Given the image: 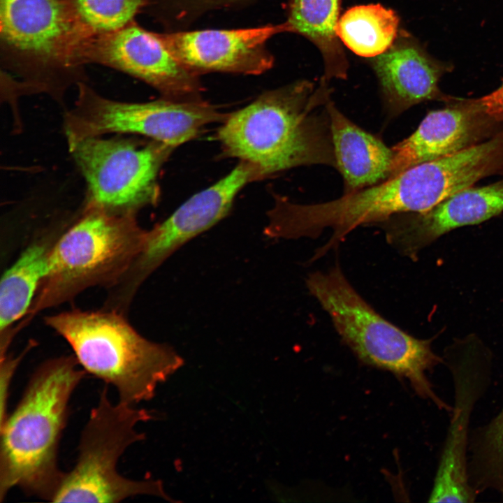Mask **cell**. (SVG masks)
<instances>
[{
  "label": "cell",
  "mask_w": 503,
  "mask_h": 503,
  "mask_svg": "<svg viewBox=\"0 0 503 503\" xmlns=\"http://www.w3.org/2000/svg\"><path fill=\"white\" fill-rule=\"evenodd\" d=\"M328 85L298 80L264 92L227 115L217 132L224 153L265 177L292 168H337L326 103Z\"/></svg>",
  "instance_id": "obj_1"
},
{
  "label": "cell",
  "mask_w": 503,
  "mask_h": 503,
  "mask_svg": "<svg viewBox=\"0 0 503 503\" xmlns=\"http://www.w3.org/2000/svg\"><path fill=\"white\" fill-rule=\"evenodd\" d=\"M86 374L73 355L46 360L34 370L0 425L1 502L13 488L52 502L64 476L58 449L70 399Z\"/></svg>",
  "instance_id": "obj_2"
},
{
  "label": "cell",
  "mask_w": 503,
  "mask_h": 503,
  "mask_svg": "<svg viewBox=\"0 0 503 503\" xmlns=\"http://www.w3.org/2000/svg\"><path fill=\"white\" fill-rule=\"evenodd\" d=\"M44 322L70 345L87 374L113 386L119 401L132 405L151 400L184 365L173 347L147 339L114 309H73Z\"/></svg>",
  "instance_id": "obj_3"
},
{
  "label": "cell",
  "mask_w": 503,
  "mask_h": 503,
  "mask_svg": "<svg viewBox=\"0 0 503 503\" xmlns=\"http://www.w3.org/2000/svg\"><path fill=\"white\" fill-rule=\"evenodd\" d=\"M146 233L136 214H113L85 202L54 244L48 272L17 330L89 288L117 285L142 251Z\"/></svg>",
  "instance_id": "obj_4"
},
{
  "label": "cell",
  "mask_w": 503,
  "mask_h": 503,
  "mask_svg": "<svg viewBox=\"0 0 503 503\" xmlns=\"http://www.w3.org/2000/svg\"><path fill=\"white\" fill-rule=\"evenodd\" d=\"M306 285L360 362L406 380L420 398L441 410L451 411L427 375L443 363L432 351L430 340L414 337L384 318L355 290L338 264L326 272L309 274Z\"/></svg>",
  "instance_id": "obj_5"
},
{
  "label": "cell",
  "mask_w": 503,
  "mask_h": 503,
  "mask_svg": "<svg viewBox=\"0 0 503 503\" xmlns=\"http://www.w3.org/2000/svg\"><path fill=\"white\" fill-rule=\"evenodd\" d=\"M108 393L106 384L82 431L77 462L64 473L52 502L117 503L138 495L174 501L161 481L133 480L118 472L121 455L129 446L145 438L136 426L154 416L149 410L126 402L113 404Z\"/></svg>",
  "instance_id": "obj_6"
},
{
  "label": "cell",
  "mask_w": 503,
  "mask_h": 503,
  "mask_svg": "<svg viewBox=\"0 0 503 503\" xmlns=\"http://www.w3.org/2000/svg\"><path fill=\"white\" fill-rule=\"evenodd\" d=\"M227 115L197 99L115 101L80 82L75 105L65 113L64 129L68 147L87 138L115 133L145 136L175 148L196 138L205 126L223 122Z\"/></svg>",
  "instance_id": "obj_7"
},
{
  "label": "cell",
  "mask_w": 503,
  "mask_h": 503,
  "mask_svg": "<svg viewBox=\"0 0 503 503\" xmlns=\"http://www.w3.org/2000/svg\"><path fill=\"white\" fill-rule=\"evenodd\" d=\"M85 180L86 203L117 214H137L159 198L157 177L172 147L151 140L101 136L68 147Z\"/></svg>",
  "instance_id": "obj_8"
},
{
  "label": "cell",
  "mask_w": 503,
  "mask_h": 503,
  "mask_svg": "<svg viewBox=\"0 0 503 503\" xmlns=\"http://www.w3.org/2000/svg\"><path fill=\"white\" fill-rule=\"evenodd\" d=\"M263 178L254 165L240 161L225 177L192 196L167 219L147 230L139 256L112 289L115 299L129 305L142 283L164 261L184 244L224 218L236 195L246 184Z\"/></svg>",
  "instance_id": "obj_9"
},
{
  "label": "cell",
  "mask_w": 503,
  "mask_h": 503,
  "mask_svg": "<svg viewBox=\"0 0 503 503\" xmlns=\"http://www.w3.org/2000/svg\"><path fill=\"white\" fill-rule=\"evenodd\" d=\"M0 19L6 50L40 72L35 91L51 94L48 72L75 66L82 41L68 1L0 0Z\"/></svg>",
  "instance_id": "obj_10"
},
{
  "label": "cell",
  "mask_w": 503,
  "mask_h": 503,
  "mask_svg": "<svg viewBox=\"0 0 503 503\" xmlns=\"http://www.w3.org/2000/svg\"><path fill=\"white\" fill-rule=\"evenodd\" d=\"M99 63L140 79L166 98L196 99L201 90L196 75L182 66L169 52L157 33L133 22L108 34L82 41L75 63Z\"/></svg>",
  "instance_id": "obj_11"
},
{
  "label": "cell",
  "mask_w": 503,
  "mask_h": 503,
  "mask_svg": "<svg viewBox=\"0 0 503 503\" xmlns=\"http://www.w3.org/2000/svg\"><path fill=\"white\" fill-rule=\"evenodd\" d=\"M284 32H289L286 22L248 29L157 34L172 56L196 75L207 72L258 75L273 66L267 41Z\"/></svg>",
  "instance_id": "obj_12"
},
{
  "label": "cell",
  "mask_w": 503,
  "mask_h": 503,
  "mask_svg": "<svg viewBox=\"0 0 503 503\" xmlns=\"http://www.w3.org/2000/svg\"><path fill=\"white\" fill-rule=\"evenodd\" d=\"M503 212V180L467 187L421 212L394 215L379 223L387 242L412 258L424 247L451 230L485 221Z\"/></svg>",
  "instance_id": "obj_13"
},
{
  "label": "cell",
  "mask_w": 503,
  "mask_h": 503,
  "mask_svg": "<svg viewBox=\"0 0 503 503\" xmlns=\"http://www.w3.org/2000/svg\"><path fill=\"white\" fill-rule=\"evenodd\" d=\"M454 407L428 498L429 502H474L477 495L468 480L469 423L475 404L490 382V370L465 358L451 363Z\"/></svg>",
  "instance_id": "obj_14"
},
{
  "label": "cell",
  "mask_w": 503,
  "mask_h": 503,
  "mask_svg": "<svg viewBox=\"0 0 503 503\" xmlns=\"http://www.w3.org/2000/svg\"><path fill=\"white\" fill-rule=\"evenodd\" d=\"M446 103V107L428 112L411 136L391 148L388 179L416 165L482 142L498 123L483 112L477 99L453 97Z\"/></svg>",
  "instance_id": "obj_15"
},
{
  "label": "cell",
  "mask_w": 503,
  "mask_h": 503,
  "mask_svg": "<svg viewBox=\"0 0 503 503\" xmlns=\"http://www.w3.org/2000/svg\"><path fill=\"white\" fill-rule=\"evenodd\" d=\"M386 111L395 117L411 106L428 101H450L439 87L442 77L453 65L431 56L412 35L400 29L391 48L372 58Z\"/></svg>",
  "instance_id": "obj_16"
},
{
  "label": "cell",
  "mask_w": 503,
  "mask_h": 503,
  "mask_svg": "<svg viewBox=\"0 0 503 503\" xmlns=\"http://www.w3.org/2000/svg\"><path fill=\"white\" fill-rule=\"evenodd\" d=\"M68 224L38 235L8 268L0 283V357L8 354L13 331L27 315L46 275L52 249Z\"/></svg>",
  "instance_id": "obj_17"
},
{
  "label": "cell",
  "mask_w": 503,
  "mask_h": 503,
  "mask_svg": "<svg viewBox=\"0 0 503 503\" xmlns=\"http://www.w3.org/2000/svg\"><path fill=\"white\" fill-rule=\"evenodd\" d=\"M337 169L344 182L345 194L388 178L393 151L379 138L348 119L330 99L326 103Z\"/></svg>",
  "instance_id": "obj_18"
},
{
  "label": "cell",
  "mask_w": 503,
  "mask_h": 503,
  "mask_svg": "<svg viewBox=\"0 0 503 503\" xmlns=\"http://www.w3.org/2000/svg\"><path fill=\"white\" fill-rule=\"evenodd\" d=\"M340 0H289V32L311 41L320 52L323 74L320 82L346 79L349 63L337 33Z\"/></svg>",
  "instance_id": "obj_19"
},
{
  "label": "cell",
  "mask_w": 503,
  "mask_h": 503,
  "mask_svg": "<svg viewBox=\"0 0 503 503\" xmlns=\"http://www.w3.org/2000/svg\"><path fill=\"white\" fill-rule=\"evenodd\" d=\"M399 17L379 3L350 8L338 20L336 33L348 49L363 57L374 58L387 51L395 41Z\"/></svg>",
  "instance_id": "obj_20"
},
{
  "label": "cell",
  "mask_w": 503,
  "mask_h": 503,
  "mask_svg": "<svg viewBox=\"0 0 503 503\" xmlns=\"http://www.w3.org/2000/svg\"><path fill=\"white\" fill-rule=\"evenodd\" d=\"M467 472L477 495L493 490L503 497V407L469 435Z\"/></svg>",
  "instance_id": "obj_21"
},
{
  "label": "cell",
  "mask_w": 503,
  "mask_h": 503,
  "mask_svg": "<svg viewBox=\"0 0 503 503\" xmlns=\"http://www.w3.org/2000/svg\"><path fill=\"white\" fill-rule=\"evenodd\" d=\"M82 41L133 22L145 0H67Z\"/></svg>",
  "instance_id": "obj_22"
},
{
  "label": "cell",
  "mask_w": 503,
  "mask_h": 503,
  "mask_svg": "<svg viewBox=\"0 0 503 503\" xmlns=\"http://www.w3.org/2000/svg\"><path fill=\"white\" fill-rule=\"evenodd\" d=\"M33 347L34 341L30 342L17 356L7 354L0 358V425L8 415V400L13 377L20 363Z\"/></svg>",
  "instance_id": "obj_23"
},
{
  "label": "cell",
  "mask_w": 503,
  "mask_h": 503,
  "mask_svg": "<svg viewBox=\"0 0 503 503\" xmlns=\"http://www.w3.org/2000/svg\"><path fill=\"white\" fill-rule=\"evenodd\" d=\"M177 20H190L205 11L228 7L245 0H167Z\"/></svg>",
  "instance_id": "obj_24"
},
{
  "label": "cell",
  "mask_w": 503,
  "mask_h": 503,
  "mask_svg": "<svg viewBox=\"0 0 503 503\" xmlns=\"http://www.w3.org/2000/svg\"><path fill=\"white\" fill-rule=\"evenodd\" d=\"M477 99L488 116L498 123L503 122V79L496 89Z\"/></svg>",
  "instance_id": "obj_25"
}]
</instances>
